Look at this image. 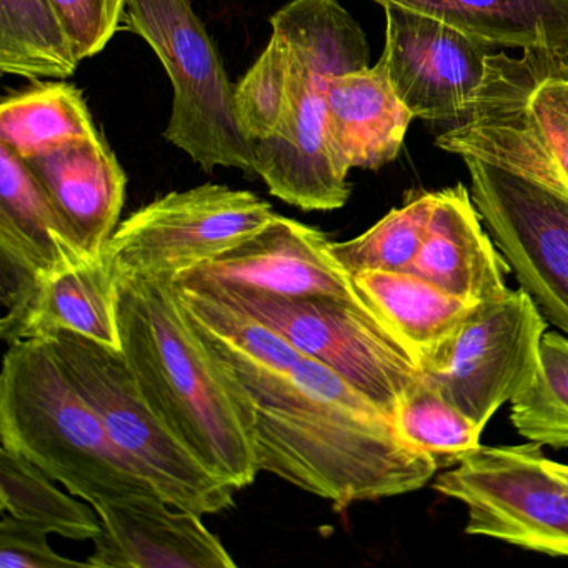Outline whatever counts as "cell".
<instances>
[{"label":"cell","mask_w":568,"mask_h":568,"mask_svg":"<svg viewBox=\"0 0 568 568\" xmlns=\"http://www.w3.org/2000/svg\"><path fill=\"white\" fill-rule=\"evenodd\" d=\"M0 247L55 274L91 258L21 158L0 144Z\"/></svg>","instance_id":"obj_21"},{"label":"cell","mask_w":568,"mask_h":568,"mask_svg":"<svg viewBox=\"0 0 568 568\" xmlns=\"http://www.w3.org/2000/svg\"><path fill=\"white\" fill-rule=\"evenodd\" d=\"M247 312L304 357L327 365L390 412L422 375L368 305L337 297H278L242 288H192Z\"/></svg>","instance_id":"obj_8"},{"label":"cell","mask_w":568,"mask_h":568,"mask_svg":"<svg viewBox=\"0 0 568 568\" xmlns=\"http://www.w3.org/2000/svg\"><path fill=\"white\" fill-rule=\"evenodd\" d=\"M384 11L381 62L398 99L414 118L455 124L484 84L494 48L410 9Z\"/></svg>","instance_id":"obj_13"},{"label":"cell","mask_w":568,"mask_h":568,"mask_svg":"<svg viewBox=\"0 0 568 568\" xmlns=\"http://www.w3.org/2000/svg\"><path fill=\"white\" fill-rule=\"evenodd\" d=\"M274 215L268 202L225 185L171 192L122 221L105 257L118 278H178L257 234Z\"/></svg>","instance_id":"obj_9"},{"label":"cell","mask_w":568,"mask_h":568,"mask_svg":"<svg viewBox=\"0 0 568 568\" xmlns=\"http://www.w3.org/2000/svg\"><path fill=\"white\" fill-rule=\"evenodd\" d=\"M437 19L491 48L540 49L568 59V0H372Z\"/></svg>","instance_id":"obj_20"},{"label":"cell","mask_w":568,"mask_h":568,"mask_svg":"<svg viewBox=\"0 0 568 568\" xmlns=\"http://www.w3.org/2000/svg\"><path fill=\"white\" fill-rule=\"evenodd\" d=\"M121 352L162 424L235 490L257 477L234 392L182 307L174 277L118 278Z\"/></svg>","instance_id":"obj_2"},{"label":"cell","mask_w":568,"mask_h":568,"mask_svg":"<svg viewBox=\"0 0 568 568\" xmlns=\"http://www.w3.org/2000/svg\"><path fill=\"white\" fill-rule=\"evenodd\" d=\"M541 445L478 447L434 488L467 508L465 534L568 557V487L544 467Z\"/></svg>","instance_id":"obj_10"},{"label":"cell","mask_w":568,"mask_h":568,"mask_svg":"<svg viewBox=\"0 0 568 568\" xmlns=\"http://www.w3.org/2000/svg\"><path fill=\"white\" fill-rule=\"evenodd\" d=\"M435 145L527 179L568 202V59L540 49L491 54L487 74Z\"/></svg>","instance_id":"obj_5"},{"label":"cell","mask_w":568,"mask_h":568,"mask_svg":"<svg viewBox=\"0 0 568 568\" xmlns=\"http://www.w3.org/2000/svg\"><path fill=\"white\" fill-rule=\"evenodd\" d=\"M175 285L242 288L278 297H337L367 305L334 254V242L318 229L278 214L257 234L179 274Z\"/></svg>","instance_id":"obj_14"},{"label":"cell","mask_w":568,"mask_h":568,"mask_svg":"<svg viewBox=\"0 0 568 568\" xmlns=\"http://www.w3.org/2000/svg\"><path fill=\"white\" fill-rule=\"evenodd\" d=\"M271 26L287 49V108L277 131L255 144V175L285 204L335 211L351 197V171L328 141L325 88L332 75L371 68L367 38L337 0H291Z\"/></svg>","instance_id":"obj_3"},{"label":"cell","mask_w":568,"mask_h":568,"mask_svg":"<svg viewBox=\"0 0 568 568\" xmlns=\"http://www.w3.org/2000/svg\"><path fill=\"white\" fill-rule=\"evenodd\" d=\"M508 271L481 227L470 191L464 184L438 191L427 237L408 272L477 305L507 294Z\"/></svg>","instance_id":"obj_17"},{"label":"cell","mask_w":568,"mask_h":568,"mask_svg":"<svg viewBox=\"0 0 568 568\" xmlns=\"http://www.w3.org/2000/svg\"><path fill=\"white\" fill-rule=\"evenodd\" d=\"M101 534L92 568H235L227 548L202 515L182 510L159 495L94 505Z\"/></svg>","instance_id":"obj_15"},{"label":"cell","mask_w":568,"mask_h":568,"mask_svg":"<svg viewBox=\"0 0 568 568\" xmlns=\"http://www.w3.org/2000/svg\"><path fill=\"white\" fill-rule=\"evenodd\" d=\"M325 111L332 151L348 171H377L397 159L415 119L381 61L374 68L328 78Z\"/></svg>","instance_id":"obj_18"},{"label":"cell","mask_w":568,"mask_h":568,"mask_svg":"<svg viewBox=\"0 0 568 568\" xmlns=\"http://www.w3.org/2000/svg\"><path fill=\"white\" fill-rule=\"evenodd\" d=\"M122 29L151 45L171 79L164 138L205 172L227 168L255 175V144L239 128L235 88L191 0H124Z\"/></svg>","instance_id":"obj_7"},{"label":"cell","mask_w":568,"mask_h":568,"mask_svg":"<svg viewBox=\"0 0 568 568\" xmlns=\"http://www.w3.org/2000/svg\"><path fill=\"white\" fill-rule=\"evenodd\" d=\"M518 435L541 447L568 448V337L545 332L534 384L510 402Z\"/></svg>","instance_id":"obj_29"},{"label":"cell","mask_w":568,"mask_h":568,"mask_svg":"<svg viewBox=\"0 0 568 568\" xmlns=\"http://www.w3.org/2000/svg\"><path fill=\"white\" fill-rule=\"evenodd\" d=\"M79 64L81 59L52 0H0V71L62 81Z\"/></svg>","instance_id":"obj_23"},{"label":"cell","mask_w":568,"mask_h":568,"mask_svg":"<svg viewBox=\"0 0 568 568\" xmlns=\"http://www.w3.org/2000/svg\"><path fill=\"white\" fill-rule=\"evenodd\" d=\"M0 440L92 507L159 495L39 338L9 345L0 375Z\"/></svg>","instance_id":"obj_4"},{"label":"cell","mask_w":568,"mask_h":568,"mask_svg":"<svg viewBox=\"0 0 568 568\" xmlns=\"http://www.w3.org/2000/svg\"><path fill=\"white\" fill-rule=\"evenodd\" d=\"M175 288L185 314L197 332L217 344L232 348L272 371L292 372L304 358L281 334L247 312L217 301L204 292L179 285Z\"/></svg>","instance_id":"obj_28"},{"label":"cell","mask_w":568,"mask_h":568,"mask_svg":"<svg viewBox=\"0 0 568 568\" xmlns=\"http://www.w3.org/2000/svg\"><path fill=\"white\" fill-rule=\"evenodd\" d=\"M98 132L82 92L65 82L38 85L0 102V144L21 159Z\"/></svg>","instance_id":"obj_24"},{"label":"cell","mask_w":568,"mask_h":568,"mask_svg":"<svg viewBox=\"0 0 568 568\" xmlns=\"http://www.w3.org/2000/svg\"><path fill=\"white\" fill-rule=\"evenodd\" d=\"M547 322L524 291L474 305L428 381L484 430L495 412L524 394L538 374Z\"/></svg>","instance_id":"obj_11"},{"label":"cell","mask_w":568,"mask_h":568,"mask_svg":"<svg viewBox=\"0 0 568 568\" xmlns=\"http://www.w3.org/2000/svg\"><path fill=\"white\" fill-rule=\"evenodd\" d=\"M464 162L471 201L520 288L568 337V202L477 159Z\"/></svg>","instance_id":"obj_12"},{"label":"cell","mask_w":568,"mask_h":568,"mask_svg":"<svg viewBox=\"0 0 568 568\" xmlns=\"http://www.w3.org/2000/svg\"><path fill=\"white\" fill-rule=\"evenodd\" d=\"M0 507L2 514L71 540H94L101 534V518L91 504L75 500L41 468L6 447L0 448Z\"/></svg>","instance_id":"obj_25"},{"label":"cell","mask_w":568,"mask_h":568,"mask_svg":"<svg viewBox=\"0 0 568 568\" xmlns=\"http://www.w3.org/2000/svg\"><path fill=\"white\" fill-rule=\"evenodd\" d=\"M199 335L234 392L258 470L337 508L410 494L437 475L434 457L397 440L390 412L327 365L304 357L272 371Z\"/></svg>","instance_id":"obj_1"},{"label":"cell","mask_w":568,"mask_h":568,"mask_svg":"<svg viewBox=\"0 0 568 568\" xmlns=\"http://www.w3.org/2000/svg\"><path fill=\"white\" fill-rule=\"evenodd\" d=\"M544 467L554 475L557 480L568 487V465L560 464V462L550 460V458L544 457Z\"/></svg>","instance_id":"obj_33"},{"label":"cell","mask_w":568,"mask_h":568,"mask_svg":"<svg viewBox=\"0 0 568 568\" xmlns=\"http://www.w3.org/2000/svg\"><path fill=\"white\" fill-rule=\"evenodd\" d=\"M390 415L397 440L408 450L430 455L440 468L457 465L480 447L484 430L445 398L424 372L397 398Z\"/></svg>","instance_id":"obj_26"},{"label":"cell","mask_w":568,"mask_h":568,"mask_svg":"<svg viewBox=\"0 0 568 568\" xmlns=\"http://www.w3.org/2000/svg\"><path fill=\"white\" fill-rule=\"evenodd\" d=\"M22 162L85 254L105 255L119 227L128 178L101 132L65 139Z\"/></svg>","instance_id":"obj_16"},{"label":"cell","mask_w":568,"mask_h":568,"mask_svg":"<svg viewBox=\"0 0 568 568\" xmlns=\"http://www.w3.org/2000/svg\"><path fill=\"white\" fill-rule=\"evenodd\" d=\"M365 304L422 372L437 364L474 305L412 272L354 275Z\"/></svg>","instance_id":"obj_19"},{"label":"cell","mask_w":568,"mask_h":568,"mask_svg":"<svg viewBox=\"0 0 568 568\" xmlns=\"http://www.w3.org/2000/svg\"><path fill=\"white\" fill-rule=\"evenodd\" d=\"M39 341L49 345L109 437L165 501L199 515L234 505L235 488L209 471L162 424L119 348L71 331Z\"/></svg>","instance_id":"obj_6"},{"label":"cell","mask_w":568,"mask_h":568,"mask_svg":"<svg viewBox=\"0 0 568 568\" xmlns=\"http://www.w3.org/2000/svg\"><path fill=\"white\" fill-rule=\"evenodd\" d=\"M437 192L412 194L364 234L334 242V254L352 277L365 271L408 272L427 237Z\"/></svg>","instance_id":"obj_27"},{"label":"cell","mask_w":568,"mask_h":568,"mask_svg":"<svg viewBox=\"0 0 568 568\" xmlns=\"http://www.w3.org/2000/svg\"><path fill=\"white\" fill-rule=\"evenodd\" d=\"M287 49L272 34L261 58L234 89L235 115L248 142L257 144L277 131L287 108Z\"/></svg>","instance_id":"obj_30"},{"label":"cell","mask_w":568,"mask_h":568,"mask_svg":"<svg viewBox=\"0 0 568 568\" xmlns=\"http://www.w3.org/2000/svg\"><path fill=\"white\" fill-rule=\"evenodd\" d=\"M119 281L108 257H91L45 275L24 341L71 331L121 351Z\"/></svg>","instance_id":"obj_22"},{"label":"cell","mask_w":568,"mask_h":568,"mask_svg":"<svg viewBox=\"0 0 568 568\" xmlns=\"http://www.w3.org/2000/svg\"><path fill=\"white\" fill-rule=\"evenodd\" d=\"M69 36L75 54L94 58L104 51L115 32L122 29L124 0H52Z\"/></svg>","instance_id":"obj_31"},{"label":"cell","mask_w":568,"mask_h":568,"mask_svg":"<svg viewBox=\"0 0 568 568\" xmlns=\"http://www.w3.org/2000/svg\"><path fill=\"white\" fill-rule=\"evenodd\" d=\"M49 531L11 514L0 521V568L89 567L88 561L62 557L49 545Z\"/></svg>","instance_id":"obj_32"}]
</instances>
